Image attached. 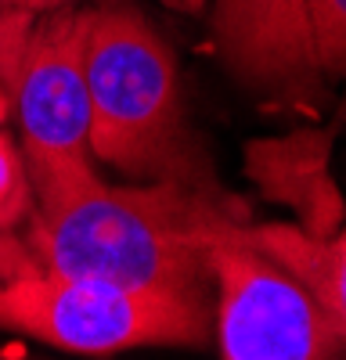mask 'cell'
<instances>
[{
	"instance_id": "obj_1",
	"label": "cell",
	"mask_w": 346,
	"mask_h": 360,
	"mask_svg": "<svg viewBox=\"0 0 346 360\" xmlns=\"http://www.w3.org/2000/svg\"><path fill=\"white\" fill-rule=\"evenodd\" d=\"M18 252L65 278L137 292H195L210 281V249L235 238L249 213L224 188L108 184L101 173L33 198Z\"/></svg>"
},
{
	"instance_id": "obj_2",
	"label": "cell",
	"mask_w": 346,
	"mask_h": 360,
	"mask_svg": "<svg viewBox=\"0 0 346 360\" xmlns=\"http://www.w3.org/2000/svg\"><path fill=\"white\" fill-rule=\"evenodd\" d=\"M91 152L130 184L220 188L213 162L188 123L181 69L166 37L130 4L91 8L86 22Z\"/></svg>"
},
{
	"instance_id": "obj_3",
	"label": "cell",
	"mask_w": 346,
	"mask_h": 360,
	"mask_svg": "<svg viewBox=\"0 0 346 360\" xmlns=\"http://www.w3.org/2000/svg\"><path fill=\"white\" fill-rule=\"evenodd\" d=\"M0 263V332H18L72 353H120L137 346H206L213 310L206 288L137 292L108 281L65 278L25 259L15 242Z\"/></svg>"
},
{
	"instance_id": "obj_4",
	"label": "cell",
	"mask_w": 346,
	"mask_h": 360,
	"mask_svg": "<svg viewBox=\"0 0 346 360\" xmlns=\"http://www.w3.org/2000/svg\"><path fill=\"white\" fill-rule=\"evenodd\" d=\"M86 22L91 8L0 18V76L11 94V115H18V148L33 198L58 195L98 173L83 69Z\"/></svg>"
},
{
	"instance_id": "obj_5",
	"label": "cell",
	"mask_w": 346,
	"mask_h": 360,
	"mask_svg": "<svg viewBox=\"0 0 346 360\" xmlns=\"http://www.w3.org/2000/svg\"><path fill=\"white\" fill-rule=\"evenodd\" d=\"M210 281L220 360H342L346 335L314 285L271 249L267 227L249 220L213 245Z\"/></svg>"
},
{
	"instance_id": "obj_6",
	"label": "cell",
	"mask_w": 346,
	"mask_h": 360,
	"mask_svg": "<svg viewBox=\"0 0 346 360\" xmlns=\"http://www.w3.org/2000/svg\"><path fill=\"white\" fill-rule=\"evenodd\" d=\"M213 33L245 86L288 105L321 98L325 69L314 51L310 0H213Z\"/></svg>"
},
{
	"instance_id": "obj_7",
	"label": "cell",
	"mask_w": 346,
	"mask_h": 360,
	"mask_svg": "<svg viewBox=\"0 0 346 360\" xmlns=\"http://www.w3.org/2000/svg\"><path fill=\"white\" fill-rule=\"evenodd\" d=\"M271 249L314 285L321 303L335 317L339 332L346 335V227L332 242H314L307 234H296L288 227H267Z\"/></svg>"
},
{
	"instance_id": "obj_8",
	"label": "cell",
	"mask_w": 346,
	"mask_h": 360,
	"mask_svg": "<svg viewBox=\"0 0 346 360\" xmlns=\"http://www.w3.org/2000/svg\"><path fill=\"white\" fill-rule=\"evenodd\" d=\"M314 51L325 76L346 72V0H310Z\"/></svg>"
},
{
	"instance_id": "obj_9",
	"label": "cell",
	"mask_w": 346,
	"mask_h": 360,
	"mask_svg": "<svg viewBox=\"0 0 346 360\" xmlns=\"http://www.w3.org/2000/svg\"><path fill=\"white\" fill-rule=\"evenodd\" d=\"M29 173H25V159L18 141L0 127V209L8 205H29Z\"/></svg>"
},
{
	"instance_id": "obj_10",
	"label": "cell",
	"mask_w": 346,
	"mask_h": 360,
	"mask_svg": "<svg viewBox=\"0 0 346 360\" xmlns=\"http://www.w3.org/2000/svg\"><path fill=\"white\" fill-rule=\"evenodd\" d=\"M76 4H83V0H0V18H33V15L62 11Z\"/></svg>"
},
{
	"instance_id": "obj_11",
	"label": "cell",
	"mask_w": 346,
	"mask_h": 360,
	"mask_svg": "<svg viewBox=\"0 0 346 360\" xmlns=\"http://www.w3.org/2000/svg\"><path fill=\"white\" fill-rule=\"evenodd\" d=\"M29 213V205H8V209H0V238H4L8 231H15Z\"/></svg>"
},
{
	"instance_id": "obj_12",
	"label": "cell",
	"mask_w": 346,
	"mask_h": 360,
	"mask_svg": "<svg viewBox=\"0 0 346 360\" xmlns=\"http://www.w3.org/2000/svg\"><path fill=\"white\" fill-rule=\"evenodd\" d=\"M8 119H11V94H8L4 76H0V127H8Z\"/></svg>"
},
{
	"instance_id": "obj_13",
	"label": "cell",
	"mask_w": 346,
	"mask_h": 360,
	"mask_svg": "<svg viewBox=\"0 0 346 360\" xmlns=\"http://www.w3.org/2000/svg\"><path fill=\"white\" fill-rule=\"evenodd\" d=\"M159 4H166V8H173V11H198L202 0H159Z\"/></svg>"
}]
</instances>
